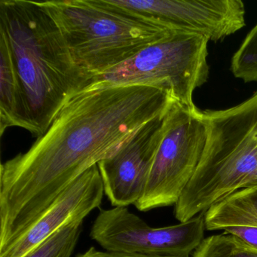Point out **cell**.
Here are the masks:
<instances>
[{
    "instance_id": "1",
    "label": "cell",
    "mask_w": 257,
    "mask_h": 257,
    "mask_svg": "<svg viewBox=\"0 0 257 257\" xmlns=\"http://www.w3.org/2000/svg\"><path fill=\"white\" fill-rule=\"evenodd\" d=\"M175 102L154 85L88 86L63 106L26 153L0 168V249L23 235L60 195L112 157Z\"/></svg>"
},
{
    "instance_id": "2",
    "label": "cell",
    "mask_w": 257,
    "mask_h": 257,
    "mask_svg": "<svg viewBox=\"0 0 257 257\" xmlns=\"http://www.w3.org/2000/svg\"><path fill=\"white\" fill-rule=\"evenodd\" d=\"M0 30L5 33L20 82L25 129L37 138L92 76L73 60L53 19L40 2L0 0Z\"/></svg>"
},
{
    "instance_id": "3",
    "label": "cell",
    "mask_w": 257,
    "mask_h": 257,
    "mask_svg": "<svg viewBox=\"0 0 257 257\" xmlns=\"http://www.w3.org/2000/svg\"><path fill=\"white\" fill-rule=\"evenodd\" d=\"M207 138L201 162L175 204L186 222L228 195L257 186V91L222 110L201 111Z\"/></svg>"
},
{
    "instance_id": "4",
    "label": "cell",
    "mask_w": 257,
    "mask_h": 257,
    "mask_svg": "<svg viewBox=\"0 0 257 257\" xmlns=\"http://www.w3.org/2000/svg\"><path fill=\"white\" fill-rule=\"evenodd\" d=\"M40 4L59 28L75 62L92 77L174 33L132 16L108 0Z\"/></svg>"
},
{
    "instance_id": "5",
    "label": "cell",
    "mask_w": 257,
    "mask_h": 257,
    "mask_svg": "<svg viewBox=\"0 0 257 257\" xmlns=\"http://www.w3.org/2000/svg\"><path fill=\"white\" fill-rule=\"evenodd\" d=\"M208 43L204 36L172 33L122 64L93 76L88 86L154 85L169 91L179 104L197 110L192 97L208 79Z\"/></svg>"
},
{
    "instance_id": "6",
    "label": "cell",
    "mask_w": 257,
    "mask_h": 257,
    "mask_svg": "<svg viewBox=\"0 0 257 257\" xmlns=\"http://www.w3.org/2000/svg\"><path fill=\"white\" fill-rule=\"evenodd\" d=\"M207 138L201 111H191L174 102L164 118L162 138L144 194L135 205L138 210L177 204L201 162Z\"/></svg>"
},
{
    "instance_id": "7",
    "label": "cell",
    "mask_w": 257,
    "mask_h": 257,
    "mask_svg": "<svg viewBox=\"0 0 257 257\" xmlns=\"http://www.w3.org/2000/svg\"><path fill=\"white\" fill-rule=\"evenodd\" d=\"M204 214L177 225L153 228L127 207L103 209L91 226L90 236L107 252L189 257L204 240Z\"/></svg>"
},
{
    "instance_id": "8",
    "label": "cell",
    "mask_w": 257,
    "mask_h": 257,
    "mask_svg": "<svg viewBox=\"0 0 257 257\" xmlns=\"http://www.w3.org/2000/svg\"><path fill=\"white\" fill-rule=\"evenodd\" d=\"M143 20L172 32L204 36L220 41L245 26L240 0H108Z\"/></svg>"
},
{
    "instance_id": "9",
    "label": "cell",
    "mask_w": 257,
    "mask_h": 257,
    "mask_svg": "<svg viewBox=\"0 0 257 257\" xmlns=\"http://www.w3.org/2000/svg\"><path fill=\"white\" fill-rule=\"evenodd\" d=\"M165 114L146 124L112 157L97 164L105 195L113 207L135 205L142 197L162 138Z\"/></svg>"
},
{
    "instance_id": "10",
    "label": "cell",
    "mask_w": 257,
    "mask_h": 257,
    "mask_svg": "<svg viewBox=\"0 0 257 257\" xmlns=\"http://www.w3.org/2000/svg\"><path fill=\"white\" fill-rule=\"evenodd\" d=\"M104 195L96 165L70 184L23 235L0 251V257H25L64 225L83 222L101 206Z\"/></svg>"
},
{
    "instance_id": "11",
    "label": "cell",
    "mask_w": 257,
    "mask_h": 257,
    "mask_svg": "<svg viewBox=\"0 0 257 257\" xmlns=\"http://www.w3.org/2000/svg\"><path fill=\"white\" fill-rule=\"evenodd\" d=\"M25 127L20 82L7 36L0 30V134L8 127Z\"/></svg>"
},
{
    "instance_id": "12",
    "label": "cell",
    "mask_w": 257,
    "mask_h": 257,
    "mask_svg": "<svg viewBox=\"0 0 257 257\" xmlns=\"http://www.w3.org/2000/svg\"><path fill=\"white\" fill-rule=\"evenodd\" d=\"M193 257H257V249L223 231L204 238Z\"/></svg>"
},
{
    "instance_id": "13",
    "label": "cell",
    "mask_w": 257,
    "mask_h": 257,
    "mask_svg": "<svg viewBox=\"0 0 257 257\" xmlns=\"http://www.w3.org/2000/svg\"><path fill=\"white\" fill-rule=\"evenodd\" d=\"M83 222L64 225L25 257H72L82 231Z\"/></svg>"
},
{
    "instance_id": "14",
    "label": "cell",
    "mask_w": 257,
    "mask_h": 257,
    "mask_svg": "<svg viewBox=\"0 0 257 257\" xmlns=\"http://www.w3.org/2000/svg\"><path fill=\"white\" fill-rule=\"evenodd\" d=\"M231 71L243 82H257V25L233 55Z\"/></svg>"
},
{
    "instance_id": "15",
    "label": "cell",
    "mask_w": 257,
    "mask_h": 257,
    "mask_svg": "<svg viewBox=\"0 0 257 257\" xmlns=\"http://www.w3.org/2000/svg\"><path fill=\"white\" fill-rule=\"evenodd\" d=\"M224 231L238 237L246 244L257 249V227H233L226 228Z\"/></svg>"
},
{
    "instance_id": "16",
    "label": "cell",
    "mask_w": 257,
    "mask_h": 257,
    "mask_svg": "<svg viewBox=\"0 0 257 257\" xmlns=\"http://www.w3.org/2000/svg\"><path fill=\"white\" fill-rule=\"evenodd\" d=\"M76 257H169L156 256V255H136V254L116 253V252H107L105 250H99L94 246H91L85 252L79 254Z\"/></svg>"
}]
</instances>
